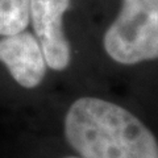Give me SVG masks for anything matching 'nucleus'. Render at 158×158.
<instances>
[{
  "label": "nucleus",
  "mask_w": 158,
  "mask_h": 158,
  "mask_svg": "<svg viewBox=\"0 0 158 158\" xmlns=\"http://www.w3.org/2000/svg\"><path fill=\"white\" fill-rule=\"evenodd\" d=\"M62 132L82 158H158V137L152 128L129 108L102 96L73 100Z\"/></svg>",
  "instance_id": "f257e3e1"
},
{
  "label": "nucleus",
  "mask_w": 158,
  "mask_h": 158,
  "mask_svg": "<svg viewBox=\"0 0 158 158\" xmlns=\"http://www.w3.org/2000/svg\"><path fill=\"white\" fill-rule=\"evenodd\" d=\"M106 56L120 66L158 61V0H121L103 34Z\"/></svg>",
  "instance_id": "f03ea898"
},
{
  "label": "nucleus",
  "mask_w": 158,
  "mask_h": 158,
  "mask_svg": "<svg viewBox=\"0 0 158 158\" xmlns=\"http://www.w3.org/2000/svg\"><path fill=\"white\" fill-rule=\"evenodd\" d=\"M71 0H29V24L41 46L48 69L66 71L73 61V49L65 32V15Z\"/></svg>",
  "instance_id": "7ed1b4c3"
},
{
  "label": "nucleus",
  "mask_w": 158,
  "mask_h": 158,
  "mask_svg": "<svg viewBox=\"0 0 158 158\" xmlns=\"http://www.w3.org/2000/svg\"><path fill=\"white\" fill-rule=\"evenodd\" d=\"M0 63L20 87L33 90L45 81L48 65L33 32L0 37Z\"/></svg>",
  "instance_id": "20e7f679"
},
{
  "label": "nucleus",
  "mask_w": 158,
  "mask_h": 158,
  "mask_svg": "<svg viewBox=\"0 0 158 158\" xmlns=\"http://www.w3.org/2000/svg\"><path fill=\"white\" fill-rule=\"evenodd\" d=\"M29 27V0H0V37L15 36Z\"/></svg>",
  "instance_id": "39448f33"
},
{
  "label": "nucleus",
  "mask_w": 158,
  "mask_h": 158,
  "mask_svg": "<svg viewBox=\"0 0 158 158\" xmlns=\"http://www.w3.org/2000/svg\"><path fill=\"white\" fill-rule=\"evenodd\" d=\"M61 158H82V157H79V156H77V154H67V156H63V157H61Z\"/></svg>",
  "instance_id": "423d86ee"
}]
</instances>
